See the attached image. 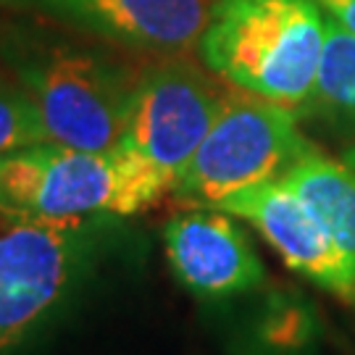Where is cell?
Returning <instances> with one entry per match:
<instances>
[{
  "instance_id": "6da1fadb",
  "label": "cell",
  "mask_w": 355,
  "mask_h": 355,
  "mask_svg": "<svg viewBox=\"0 0 355 355\" xmlns=\"http://www.w3.org/2000/svg\"><path fill=\"white\" fill-rule=\"evenodd\" d=\"M98 42L26 13L0 24V61L37 105L53 142L82 150L124 142L142 69Z\"/></svg>"
},
{
  "instance_id": "7a4b0ae2",
  "label": "cell",
  "mask_w": 355,
  "mask_h": 355,
  "mask_svg": "<svg viewBox=\"0 0 355 355\" xmlns=\"http://www.w3.org/2000/svg\"><path fill=\"white\" fill-rule=\"evenodd\" d=\"M166 192L168 179L127 148L82 150L45 140L0 155V218L8 224L129 218Z\"/></svg>"
},
{
  "instance_id": "3957f363",
  "label": "cell",
  "mask_w": 355,
  "mask_h": 355,
  "mask_svg": "<svg viewBox=\"0 0 355 355\" xmlns=\"http://www.w3.org/2000/svg\"><path fill=\"white\" fill-rule=\"evenodd\" d=\"M324 40L316 0H214L198 53L232 87L300 111L316 89Z\"/></svg>"
},
{
  "instance_id": "277c9868",
  "label": "cell",
  "mask_w": 355,
  "mask_h": 355,
  "mask_svg": "<svg viewBox=\"0 0 355 355\" xmlns=\"http://www.w3.org/2000/svg\"><path fill=\"white\" fill-rule=\"evenodd\" d=\"M124 218L8 224L0 232V355H21L71 311Z\"/></svg>"
},
{
  "instance_id": "5b68a950",
  "label": "cell",
  "mask_w": 355,
  "mask_h": 355,
  "mask_svg": "<svg viewBox=\"0 0 355 355\" xmlns=\"http://www.w3.org/2000/svg\"><path fill=\"white\" fill-rule=\"evenodd\" d=\"M300 114L232 87L211 132L174 179L171 195L187 208H214L234 192L282 179L316 145L297 127Z\"/></svg>"
},
{
  "instance_id": "8992f818",
  "label": "cell",
  "mask_w": 355,
  "mask_h": 355,
  "mask_svg": "<svg viewBox=\"0 0 355 355\" xmlns=\"http://www.w3.org/2000/svg\"><path fill=\"white\" fill-rule=\"evenodd\" d=\"M221 82L182 55H164V61L145 66L121 148L174 184L227 103L229 87Z\"/></svg>"
},
{
  "instance_id": "52a82bcc",
  "label": "cell",
  "mask_w": 355,
  "mask_h": 355,
  "mask_svg": "<svg viewBox=\"0 0 355 355\" xmlns=\"http://www.w3.org/2000/svg\"><path fill=\"white\" fill-rule=\"evenodd\" d=\"M114 48L148 55L198 51L214 0H0Z\"/></svg>"
},
{
  "instance_id": "ba28073f",
  "label": "cell",
  "mask_w": 355,
  "mask_h": 355,
  "mask_svg": "<svg viewBox=\"0 0 355 355\" xmlns=\"http://www.w3.org/2000/svg\"><path fill=\"white\" fill-rule=\"evenodd\" d=\"M168 266L198 300H229L266 282L261 255L237 216L218 208H190L164 227Z\"/></svg>"
},
{
  "instance_id": "9c48e42d",
  "label": "cell",
  "mask_w": 355,
  "mask_h": 355,
  "mask_svg": "<svg viewBox=\"0 0 355 355\" xmlns=\"http://www.w3.org/2000/svg\"><path fill=\"white\" fill-rule=\"evenodd\" d=\"M250 221L287 266L343 300H355V277L311 208L282 182H261L214 205Z\"/></svg>"
},
{
  "instance_id": "30bf717a",
  "label": "cell",
  "mask_w": 355,
  "mask_h": 355,
  "mask_svg": "<svg viewBox=\"0 0 355 355\" xmlns=\"http://www.w3.org/2000/svg\"><path fill=\"white\" fill-rule=\"evenodd\" d=\"M282 182L303 200L321 221L345 263L355 277V171L345 161H331L324 153L303 155Z\"/></svg>"
},
{
  "instance_id": "8fae6325",
  "label": "cell",
  "mask_w": 355,
  "mask_h": 355,
  "mask_svg": "<svg viewBox=\"0 0 355 355\" xmlns=\"http://www.w3.org/2000/svg\"><path fill=\"white\" fill-rule=\"evenodd\" d=\"M297 114L313 116L340 132H355V35L329 16L316 89Z\"/></svg>"
},
{
  "instance_id": "7c38bea8",
  "label": "cell",
  "mask_w": 355,
  "mask_h": 355,
  "mask_svg": "<svg viewBox=\"0 0 355 355\" xmlns=\"http://www.w3.org/2000/svg\"><path fill=\"white\" fill-rule=\"evenodd\" d=\"M51 140L37 105L13 76L0 71V155Z\"/></svg>"
},
{
  "instance_id": "4fadbf2b",
  "label": "cell",
  "mask_w": 355,
  "mask_h": 355,
  "mask_svg": "<svg viewBox=\"0 0 355 355\" xmlns=\"http://www.w3.org/2000/svg\"><path fill=\"white\" fill-rule=\"evenodd\" d=\"M308 337V313L297 305L284 303L274 313H268L263 324V343L271 347H292Z\"/></svg>"
},
{
  "instance_id": "5bb4252c",
  "label": "cell",
  "mask_w": 355,
  "mask_h": 355,
  "mask_svg": "<svg viewBox=\"0 0 355 355\" xmlns=\"http://www.w3.org/2000/svg\"><path fill=\"white\" fill-rule=\"evenodd\" d=\"M331 21L355 35V0H316Z\"/></svg>"
},
{
  "instance_id": "9a60e30c",
  "label": "cell",
  "mask_w": 355,
  "mask_h": 355,
  "mask_svg": "<svg viewBox=\"0 0 355 355\" xmlns=\"http://www.w3.org/2000/svg\"><path fill=\"white\" fill-rule=\"evenodd\" d=\"M343 161H345V164H347V166H350V168H353V171H355V145H350V148L345 150Z\"/></svg>"
}]
</instances>
